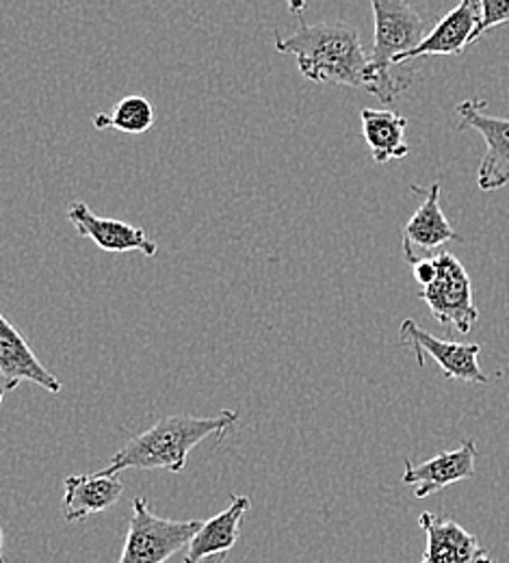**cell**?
<instances>
[{
    "instance_id": "1",
    "label": "cell",
    "mask_w": 509,
    "mask_h": 563,
    "mask_svg": "<svg viewBox=\"0 0 509 563\" xmlns=\"http://www.w3.org/2000/svg\"><path fill=\"white\" fill-rule=\"evenodd\" d=\"M276 51L291 55L306 80L368 89L370 53L347 22L301 24L291 35H276Z\"/></svg>"
},
{
    "instance_id": "2",
    "label": "cell",
    "mask_w": 509,
    "mask_h": 563,
    "mask_svg": "<svg viewBox=\"0 0 509 563\" xmlns=\"http://www.w3.org/2000/svg\"><path fill=\"white\" fill-rule=\"evenodd\" d=\"M239 421V412L221 410L218 417H167L152 424L147 431L126 442L102 471L118 475L129 468L137 471H169L182 473L189 453L209 435L218 440Z\"/></svg>"
},
{
    "instance_id": "3",
    "label": "cell",
    "mask_w": 509,
    "mask_h": 563,
    "mask_svg": "<svg viewBox=\"0 0 509 563\" xmlns=\"http://www.w3.org/2000/svg\"><path fill=\"white\" fill-rule=\"evenodd\" d=\"M373 7V48H370V82L381 104H392L412 82L410 76L395 74L397 62L425 40V22L408 0H370Z\"/></svg>"
},
{
    "instance_id": "4",
    "label": "cell",
    "mask_w": 509,
    "mask_h": 563,
    "mask_svg": "<svg viewBox=\"0 0 509 563\" xmlns=\"http://www.w3.org/2000/svg\"><path fill=\"white\" fill-rule=\"evenodd\" d=\"M200 527V520L161 518L150 509L146 498L137 496L118 563H165L189 547Z\"/></svg>"
},
{
    "instance_id": "5",
    "label": "cell",
    "mask_w": 509,
    "mask_h": 563,
    "mask_svg": "<svg viewBox=\"0 0 509 563\" xmlns=\"http://www.w3.org/2000/svg\"><path fill=\"white\" fill-rule=\"evenodd\" d=\"M436 280L423 286L419 297L428 303L438 323L455 328L460 334H471L479 321L471 278L464 265L449 252L436 254Z\"/></svg>"
},
{
    "instance_id": "6",
    "label": "cell",
    "mask_w": 509,
    "mask_h": 563,
    "mask_svg": "<svg viewBox=\"0 0 509 563\" xmlns=\"http://www.w3.org/2000/svg\"><path fill=\"white\" fill-rule=\"evenodd\" d=\"M486 100L471 98L457 104L460 131H477L486 141V154L477 172L482 191H497L509 185V120L486 113Z\"/></svg>"
},
{
    "instance_id": "7",
    "label": "cell",
    "mask_w": 509,
    "mask_h": 563,
    "mask_svg": "<svg viewBox=\"0 0 509 563\" xmlns=\"http://www.w3.org/2000/svg\"><path fill=\"white\" fill-rule=\"evenodd\" d=\"M399 343L414 352L419 366H425V355H430L442 368L446 379H460L479 386L490 384V377L479 366L482 347L475 343L442 341L423 330L414 319H406L401 323Z\"/></svg>"
},
{
    "instance_id": "8",
    "label": "cell",
    "mask_w": 509,
    "mask_h": 563,
    "mask_svg": "<svg viewBox=\"0 0 509 563\" xmlns=\"http://www.w3.org/2000/svg\"><path fill=\"white\" fill-rule=\"evenodd\" d=\"M410 189L423 196V205L403 228L401 250L403 258L410 265H417L425 258H434L436 250L451 241H462V236L440 209V183H432L430 187L412 185Z\"/></svg>"
},
{
    "instance_id": "9",
    "label": "cell",
    "mask_w": 509,
    "mask_h": 563,
    "mask_svg": "<svg viewBox=\"0 0 509 563\" xmlns=\"http://www.w3.org/2000/svg\"><path fill=\"white\" fill-rule=\"evenodd\" d=\"M68 219L78 236L93 241L100 250L111 254L140 252L147 258L158 254V245L147 239L146 230L131 225L120 219L98 217L85 202H73L68 207Z\"/></svg>"
},
{
    "instance_id": "10",
    "label": "cell",
    "mask_w": 509,
    "mask_h": 563,
    "mask_svg": "<svg viewBox=\"0 0 509 563\" xmlns=\"http://www.w3.org/2000/svg\"><path fill=\"white\" fill-rule=\"evenodd\" d=\"M475 464L477 444L473 440H464L457 449L438 453L423 464L403 460V484L414 488L417 498H428L457 482L471 479L475 475Z\"/></svg>"
},
{
    "instance_id": "11",
    "label": "cell",
    "mask_w": 509,
    "mask_h": 563,
    "mask_svg": "<svg viewBox=\"0 0 509 563\" xmlns=\"http://www.w3.org/2000/svg\"><path fill=\"white\" fill-rule=\"evenodd\" d=\"M0 373L2 393L13 390L22 382H33L53 395H59L64 388L62 379L40 362L22 332L7 317H0Z\"/></svg>"
},
{
    "instance_id": "12",
    "label": "cell",
    "mask_w": 509,
    "mask_h": 563,
    "mask_svg": "<svg viewBox=\"0 0 509 563\" xmlns=\"http://www.w3.org/2000/svg\"><path fill=\"white\" fill-rule=\"evenodd\" d=\"M419 525L428 536V549L419 563H495L479 540L455 520L423 511Z\"/></svg>"
},
{
    "instance_id": "13",
    "label": "cell",
    "mask_w": 509,
    "mask_h": 563,
    "mask_svg": "<svg viewBox=\"0 0 509 563\" xmlns=\"http://www.w3.org/2000/svg\"><path fill=\"white\" fill-rule=\"evenodd\" d=\"M479 20H482L479 2L462 0L460 7L449 11L434 26V31L428 33L425 40L414 51H410L397 62V66L417 62L423 57H432V55H460L464 48L473 44V35L479 26Z\"/></svg>"
},
{
    "instance_id": "14",
    "label": "cell",
    "mask_w": 509,
    "mask_h": 563,
    "mask_svg": "<svg viewBox=\"0 0 509 563\" xmlns=\"http://www.w3.org/2000/svg\"><path fill=\"white\" fill-rule=\"evenodd\" d=\"M252 500L243 494H232L230 505L211 518L202 522L200 531L187 547V555L182 563H202L215 555H228L241 536V520L250 511Z\"/></svg>"
},
{
    "instance_id": "15",
    "label": "cell",
    "mask_w": 509,
    "mask_h": 563,
    "mask_svg": "<svg viewBox=\"0 0 509 563\" xmlns=\"http://www.w3.org/2000/svg\"><path fill=\"white\" fill-rule=\"evenodd\" d=\"M64 488V516L68 522H80L111 509L124 494V484L102 471L93 475H70Z\"/></svg>"
},
{
    "instance_id": "16",
    "label": "cell",
    "mask_w": 509,
    "mask_h": 563,
    "mask_svg": "<svg viewBox=\"0 0 509 563\" xmlns=\"http://www.w3.org/2000/svg\"><path fill=\"white\" fill-rule=\"evenodd\" d=\"M361 124L364 141L377 165H386L388 161H401L410 154V145L406 141L408 120L399 113L384 109H363Z\"/></svg>"
},
{
    "instance_id": "17",
    "label": "cell",
    "mask_w": 509,
    "mask_h": 563,
    "mask_svg": "<svg viewBox=\"0 0 509 563\" xmlns=\"http://www.w3.org/2000/svg\"><path fill=\"white\" fill-rule=\"evenodd\" d=\"M154 122H156L154 107L140 93L122 98L111 111L98 113L93 118V126L98 131H120L126 135H146L147 131L154 126Z\"/></svg>"
},
{
    "instance_id": "18",
    "label": "cell",
    "mask_w": 509,
    "mask_h": 563,
    "mask_svg": "<svg viewBox=\"0 0 509 563\" xmlns=\"http://www.w3.org/2000/svg\"><path fill=\"white\" fill-rule=\"evenodd\" d=\"M477 2H479V9H482V20H479V26L473 35V44L486 31L509 22V0H477Z\"/></svg>"
},
{
    "instance_id": "19",
    "label": "cell",
    "mask_w": 509,
    "mask_h": 563,
    "mask_svg": "<svg viewBox=\"0 0 509 563\" xmlns=\"http://www.w3.org/2000/svg\"><path fill=\"white\" fill-rule=\"evenodd\" d=\"M412 267H414V269H412L414 280L419 282L421 286H428V284H432V282L436 280V256H434V258H425V261H421V263H417V265H412Z\"/></svg>"
},
{
    "instance_id": "20",
    "label": "cell",
    "mask_w": 509,
    "mask_h": 563,
    "mask_svg": "<svg viewBox=\"0 0 509 563\" xmlns=\"http://www.w3.org/2000/svg\"><path fill=\"white\" fill-rule=\"evenodd\" d=\"M287 4H289V11L295 15L303 13V9H306V0H287Z\"/></svg>"
},
{
    "instance_id": "21",
    "label": "cell",
    "mask_w": 509,
    "mask_h": 563,
    "mask_svg": "<svg viewBox=\"0 0 509 563\" xmlns=\"http://www.w3.org/2000/svg\"><path fill=\"white\" fill-rule=\"evenodd\" d=\"M225 562V555H215V558H209V560H204L202 563H223Z\"/></svg>"
}]
</instances>
